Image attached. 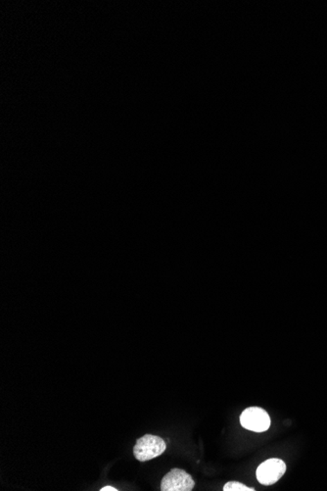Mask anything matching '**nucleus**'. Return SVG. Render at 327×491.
<instances>
[{
	"label": "nucleus",
	"instance_id": "1",
	"mask_svg": "<svg viewBox=\"0 0 327 491\" xmlns=\"http://www.w3.org/2000/svg\"><path fill=\"white\" fill-rule=\"evenodd\" d=\"M167 445L162 438L157 436L145 435L136 440L134 447V454L141 462L150 461L165 452Z\"/></svg>",
	"mask_w": 327,
	"mask_h": 491
},
{
	"label": "nucleus",
	"instance_id": "2",
	"mask_svg": "<svg viewBox=\"0 0 327 491\" xmlns=\"http://www.w3.org/2000/svg\"><path fill=\"white\" fill-rule=\"evenodd\" d=\"M240 423L248 431L264 433L271 427V418L262 408L250 407L244 410L241 414Z\"/></svg>",
	"mask_w": 327,
	"mask_h": 491
},
{
	"label": "nucleus",
	"instance_id": "3",
	"mask_svg": "<svg viewBox=\"0 0 327 491\" xmlns=\"http://www.w3.org/2000/svg\"><path fill=\"white\" fill-rule=\"evenodd\" d=\"M285 471L286 465L282 460L272 458L258 467L256 474L260 485H272L281 480Z\"/></svg>",
	"mask_w": 327,
	"mask_h": 491
},
{
	"label": "nucleus",
	"instance_id": "4",
	"mask_svg": "<svg viewBox=\"0 0 327 491\" xmlns=\"http://www.w3.org/2000/svg\"><path fill=\"white\" fill-rule=\"evenodd\" d=\"M195 486V481L191 474L181 469H173L161 481L162 491H191Z\"/></svg>",
	"mask_w": 327,
	"mask_h": 491
},
{
	"label": "nucleus",
	"instance_id": "5",
	"mask_svg": "<svg viewBox=\"0 0 327 491\" xmlns=\"http://www.w3.org/2000/svg\"><path fill=\"white\" fill-rule=\"evenodd\" d=\"M224 491H255L254 488H248L243 483H238V481H229L224 486Z\"/></svg>",
	"mask_w": 327,
	"mask_h": 491
},
{
	"label": "nucleus",
	"instance_id": "6",
	"mask_svg": "<svg viewBox=\"0 0 327 491\" xmlns=\"http://www.w3.org/2000/svg\"><path fill=\"white\" fill-rule=\"evenodd\" d=\"M101 491H117V488H112V486H105V488H101Z\"/></svg>",
	"mask_w": 327,
	"mask_h": 491
}]
</instances>
